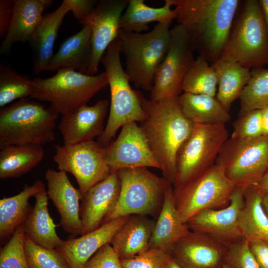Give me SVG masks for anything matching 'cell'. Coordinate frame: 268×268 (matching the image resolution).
Returning <instances> with one entry per match:
<instances>
[{
    "label": "cell",
    "instance_id": "cell-1",
    "mask_svg": "<svg viewBox=\"0 0 268 268\" xmlns=\"http://www.w3.org/2000/svg\"><path fill=\"white\" fill-rule=\"evenodd\" d=\"M172 0L175 19L188 32L195 51L213 64L223 55L240 1Z\"/></svg>",
    "mask_w": 268,
    "mask_h": 268
},
{
    "label": "cell",
    "instance_id": "cell-2",
    "mask_svg": "<svg viewBox=\"0 0 268 268\" xmlns=\"http://www.w3.org/2000/svg\"><path fill=\"white\" fill-rule=\"evenodd\" d=\"M146 115L140 127L164 177L172 184L176 176L178 151L191 135L194 124L182 112L177 98L153 101L136 90Z\"/></svg>",
    "mask_w": 268,
    "mask_h": 268
},
{
    "label": "cell",
    "instance_id": "cell-3",
    "mask_svg": "<svg viewBox=\"0 0 268 268\" xmlns=\"http://www.w3.org/2000/svg\"><path fill=\"white\" fill-rule=\"evenodd\" d=\"M172 21L158 23L145 33L120 29L118 37L121 53L125 58V72L136 88L150 91L157 71L164 60L170 42Z\"/></svg>",
    "mask_w": 268,
    "mask_h": 268
},
{
    "label": "cell",
    "instance_id": "cell-4",
    "mask_svg": "<svg viewBox=\"0 0 268 268\" xmlns=\"http://www.w3.org/2000/svg\"><path fill=\"white\" fill-rule=\"evenodd\" d=\"M59 114L50 106L26 99L0 110V148L23 144L44 145L55 139Z\"/></svg>",
    "mask_w": 268,
    "mask_h": 268
},
{
    "label": "cell",
    "instance_id": "cell-5",
    "mask_svg": "<svg viewBox=\"0 0 268 268\" xmlns=\"http://www.w3.org/2000/svg\"><path fill=\"white\" fill-rule=\"evenodd\" d=\"M118 38L108 47L101 63L106 73L111 93L110 112L106 126L97 141L106 147L124 125L143 122L146 115L140 103L136 90L133 89L121 62Z\"/></svg>",
    "mask_w": 268,
    "mask_h": 268
},
{
    "label": "cell",
    "instance_id": "cell-6",
    "mask_svg": "<svg viewBox=\"0 0 268 268\" xmlns=\"http://www.w3.org/2000/svg\"><path fill=\"white\" fill-rule=\"evenodd\" d=\"M32 82L31 97L50 103V106L62 116L87 104L108 85L105 71L90 75L66 68L48 78H35Z\"/></svg>",
    "mask_w": 268,
    "mask_h": 268
},
{
    "label": "cell",
    "instance_id": "cell-7",
    "mask_svg": "<svg viewBox=\"0 0 268 268\" xmlns=\"http://www.w3.org/2000/svg\"><path fill=\"white\" fill-rule=\"evenodd\" d=\"M223 56L250 70L268 64V33L259 0L240 5Z\"/></svg>",
    "mask_w": 268,
    "mask_h": 268
},
{
    "label": "cell",
    "instance_id": "cell-8",
    "mask_svg": "<svg viewBox=\"0 0 268 268\" xmlns=\"http://www.w3.org/2000/svg\"><path fill=\"white\" fill-rule=\"evenodd\" d=\"M118 172L121 181L119 197L102 224L122 217L135 214L148 216L160 211L170 182L146 167L125 168Z\"/></svg>",
    "mask_w": 268,
    "mask_h": 268
},
{
    "label": "cell",
    "instance_id": "cell-9",
    "mask_svg": "<svg viewBox=\"0 0 268 268\" xmlns=\"http://www.w3.org/2000/svg\"><path fill=\"white\" fill-rule=\"evenodd\" d=\"M215 163L235 187L256 186L268 169V135L227 139Z\"/></svg>",
    "mask_w": 268,
    "mask_h": 268
},
{
    "label": "cell",
    "instance_id": "cell-10",
    "mask_svg": "<svg viewBox=\"0 0 268 268\" xmlns=\"http://www.w3.org/2000/svg\"><path fill=\"white\" fill-rule=\"evenodd\" d=\"M236 187L215 163L181 186L174 188L176 207L182 221L204 209H217L230 202Z\"/></svg>",
    "mask_w": 268,
    "mask_h": 268
},
{
    "label": "cell",
    "instance_id": "cell-11",
    "mask_svg": "<svg viewBox=\"0 0 268 268\" xmlns=\"http://www.w3.org/2000/svg\"><path fill=\"white\" fill-rule=\"evenodd\" d=\"M228 136L225 125L194 124L191 135L177 155L173 188L181 186L213 165Z\"/></svg>",
    "mask_w": 268,
    "mask_h": 268
},
{
    "label": "cell",
    "instance_id": "cell-12",
    "mask_svg": "<svg viewBox=\"0 0 268 268\" xmlns=\"http://www.w3.org/2000/svg\"><path fill=\"white\" fill-rule=\"evenodd\" d=\"M195 47L186 28L177 24L170 31V42L166 56L156 73L149 99L160 101L177 98L195 59Z\"/></svg>",
    "mask_w": 268,
    "mask_h": 268
},
{
    "label": "cell",
    "instance_id": "cell-13",
    "mask_svg": "<svg viewBox=\"0 0 268 268\" xmlns=\"http://www.w3.org/2000/svg\"><path fill=\"white\" fill-rule=\"evenodd\" d=\"M53 160L59 170L71 174L83 195L109 176L105 148L93 140L72 144H56Z\"/></svg>",
    "mask_w": 268,
    "mask_h": 268
},
{
    "label": "cell",
    "instance_id": "cell-14",
    "mask_svg": "<svg viewBox=\"0 0 268 268\" xmlns=\"http://www.w3.org/2000/svg\"><path fill=\"white\" fill-rule=\"evenodd\" d=\"M129 0H97L92 10L80 21L91 28V56L87 74H97L101 60L109 45L118 38L120 21Z\"/></svg>",
    "mask_w": 268,
    "mask_h": 268
},
{
    "label": "cell",
    "instance_id": "cell-15",
    "mask_svg": "<svg viewBox=\"0 0 268 268\" xmlns=\"http://www.w3.org/2000/svg\"><path fill=\"white\" fill-rule=\"evenodd\" d=\"M245 189L236 187L227 206L220 209L201 210L186 224L192 231L209 236L226 245L244 238L238 221L244 204Z\"/></svg>",
    "mask_w": 268,
    "mask_h": 268
},
{
    "label": "cell",
    "instance_id": "cell-16",
    "mask_svg": "<svg viewBox=\"0 0 268 268\" xmlns=\"http://www.w3.org/2000/svg\"><path fill=\"white\" fill-rule=\"evenodd\" d=\"M105 158L111 173L125 168L152 167L162 170L135 122L124 125L115 140L105 147Z\"/></svg>",
    "mask_w": 268,
    "mask_h": 268
},
{
    "label": "cell",
    "instance_id": "cell-17",
    "mask_svg": "<svg viewBox=\"0 0 268 268\" xmlns=\"http://www.w3.org/2000/svg\"><path fill=\"white\" fill-rule=\"evenodd\" d=\"M45 178L48 197L60 215L62 228L70 237L81 235L79 201L83 196L80 191L73 186L65 172L49 169L45 172Z\"/></svg>",
    "mask_w": 268,
    "mask_h": 268
},
{
    "label": "cell",
    "instance_id": "cell-18",
    "mask_svg": "<svg viewBox=\"0 0 268 268\" xmlns=\"http://www.w3.org/2000/svg\"><path fill=\"white\" fill-rule=\"evenodd\" d=\"M121 190L118 171L90 188L83 195L80 207L81 235L99 227L116 204Z\"/></svg>",
    "mask_w": 268,
    "mask_h": 268
},
{
    "label": "cell",
    "instance_id": "cell-19",
    "mask_svg": "<svg viewBox=\"0 0 268 268\" xmlns=\"http://www.w3.org/2000/svg\"><path fill=\"white\" fill-rule=\"evenodd\" d=\"M109 101H98L92 106H81L62 116L59 129L64 144H72L93 140L104 132V121L107 114Z\"/></svg>",
    "mask_w": 268,
    "mask_h": 268
},
{
    "label": "cell",
    "instance_id": "cell-20",
    "mask_svg": "<svg viewBox=\"0 0 268 268\" xmlns=\"http://www.w3.org/2000/svg\"><path fill=\"white\" fill-rule=\"evenodd\" d=\"M129 216L102 224L96 229L79 237H70L56 249L69 268H83L87 261L103 246L110 242Z\"/></svg>",
    "mask_w": 268,
    "mask_h": 268
},
{
    "label": "cell",
    "instance_id": "cell-21",
    "mask_svg": "<svg viewBox=\"0 0 268 268\" xmlns=\"http://www.w3.org/2000/svg\"><path fill=\"white\" fill-rule=\"evenodd\" d=\"M225 246L209 236L191 231L172 247L169 254L184 268H214L220 263Z\"/></svg>",
    "mask_w": 268,
    "mask_h": 268
},
{
    "label": "cell",
    "instance_id": "cell-22",
    "mask_svg": "<svg viewBox=\"0 0 268 268\" xmlns=\"http://www.w3.org/2000/svg\"><path fill=\"white\" fill-rule=\"evenodd\" d=\"M53 3L52 0H14L10 24L0 45V54L9 52L17 42L28 41L40 22L44 10Z\"/></svg>",
    "mask_w": 268,
    "mask_h": 268
},
{
    "label": "cell",
    "instance_id": "cell-23",
    "mask_svg": "<svg viewBox=\"0 0 268 268\" xmlns=\"http://www.w3.org/2000/svg\"><path fill=\"white\" fill-rule=\"evenodd\" d=\"M70 7L66 0L54 11L43 15L30 37L29 43L34 53L33 69L39 74L45 68L53 56V48L59 30Z\"/></svg>",
    "mask_w": 268,
    "mask_h": 268
},
{
    "label": "cell",
    "instance_id": "cell-24",
    "mask_svg": "<svg viewBox=\"0 0 268 268\" xmlns=\"http://www.w3.org/2000/svg\"><path fill=\"white\" fill-rule=\"evenodd\" d=\"M172 186L170 183L167 187L148 245V249H162L169 253L172 247L191 231L177 209Z\"/></svg>",
    "mask_w": 268,
    "mask_h": 268
},
{
    "label": "cell",
    "instance_id": "cell-25",
    "mask_svg": "<svg viewBox=\"0 0 268 268\" xmlns=\"http://www.w3.org/2000/svg\"><path fill=\"white\" fill-rule=\"evenodd\" d=\"M91 51V28L89 25L84 24L78 32L62 43L45 70L58 71L66 68L87 74Z\"/></svg>",
    "mask_w": 268,
    "mask_h": 268
},
{
    "label": "cell",
    "instance_id": "cell-26",
    "mask_svg": "<svg viewBox=\"0 0 268 268\" xmlns=\"http://www.w3.org/2000/svg\"><path fill=\"white\" fill-rule=\"evenodd\" d=\"M155 223L148 216H129L110 242L120 259L133 257L148 249Z\"/></svg>",
    "mask_w": 268,
    "mask_h": 268
},
{
    "label": "cell",
    "instance_id": "cell-27",
    "mask_svg": "<svg viewBox=\"0 0 268 268\" xmlns=\"http://www.w3.org/2000/svg\"><path fill=\"white\" fill-rule=\"evenodd\" d=\"M35 202L23 223L25 236L33 242L49 249H57L64 242L58 235L48 208V196L44 189L35 196Z\"/></svg>",
    "mask_w": 268,
    "mask_h": 268
},
{
    "label": "cell",
    "instance_id": "cell-28",
    "mask_svg": "<svg viewBox=\"0 0 268 268\" xmlns=\"http://www.w3.org/2000/svg\"><path fill=\"white\" fill-rule=\"evenodd\" d=\"M44 189L43 182L37 180L32 185H25L18 194L0 200L1 245L8 240L16 229L25 221L32 208L29 203V199Z\"/></svg>",
    "mask_w": 268,
    "mask_h": 268
},
{
    "label": "cell",
    "instance_id": "cell-29",
    "mask_svg": "<svg viewBox=\"0 0 268 268\" xmlns=\"http://www.w3.org/2000/svg\"><path fill=\"white\" fill-rule=\"evenodd\" d=\"M217 78L216 98L229 112L233 102L240 98L249 81L251 70L226 57H221L213 64Z\"/></svg>",
    "mask_w": 268,
    "mask_h": 268
},
{
    "label": "cell",
    "instance_id": "cell-30",
    "mask_svg": "<svg viewBox=\"0 0 268 268\" xmlns=\"http://www.w3.org/2000/svg\"><path fill=\"white\" fill-rule=\"evenodd\" d=\"M264 193L255 187L246 188L238 226L249 241L259 240L268 243V215L263 205Z\"/></svg>",
    "mask_w": 268,
    "mask_h": 268
},
{
    "label": "cell",
    "instance_id": "cell-31",
    "mask_svg": "<svg viewBox=\"0 0 268 268\" xmlns=\"http://www.w3.org/2000/svg\"><path fill=\"white\" fill-rule=\"evenodd\" d=\"M172 0H165L163 6L151 7L144 0H129L126 10L123 13L120 21V28L126 32L142 33L146 31L148 24L172 21L176 18Z\"/></svg>",
    "mask_w": 268,
    "mask_h": 268
},
{
    "label": "cell",
    "instance_id": "cell-32",
    "mask_svg": "<svg viewBox=\"0 0 268 268\" xmlns=\"http://www.w3.org/2000/svg\"><path fill=\"white\" fill-rule=\"evenodd\" d=\"M185 116L194 124H224L231 118L216 97L183 92L177 98Z\"/></svg>",
    "mask_w": 268,
    "mask_h": 268
},
{
    "label": "cell",
    "instance_id": "cell-33",
    "mask_svg": "<svg viewBox=\"0 0 268 268\" xmlns=\"http://www.w3.org/2000/svg\"><path fill=\"white\" fill-rule=\"evenodd\" d=\"M0 179L19 178L37 166L43 160V145H11L0 148Z\"/></svg>",
    "mask_w": 268,
    "mask_h": 268
},
{
    "label": "cell",
    "instance_id": "cell-34",
    "mask_svg": "<svg viewBox=\"0 0 268 268\" xmlns=\"http://www.w3.org/2000/svg\"><path fill=\"white\" fill-rule=\"evenodd\" d=\"M183 92L216 97L217 78L215 69L206 59L199 55L186 75Z\"/></svg>",
    "mask_w": 268,
    "mask_h": 268
},
{
    "label": "cell",
    "instance_id": "cell-35",
    "mask_svg": "<svg viewBox=\"0 0 268 268\" xmlns=\"http://www.w3.org/2000/svg\"><path fill=\"white\" fill-rule=\"evenodd\" d=\"M239 98L240 116L268 105V68L262 67L251 69L250 79Z\"/></svg>",
    "mask_w": 268,
    "mask_h": 268
},
{
    "label": "cell",
    "instance_id": "cell-36",
    "mask_svg": "<svg viewBox=\"0 0 268 268\" xmlns=\"http://www.w3.org/2000/svg\"><path fill=\"white\" fill-rule=\"evenodd\" d=\"M32 80L20 74L10 67L0 66V107H4L17 100L31 97L33 93Z\"/></svg>",
    "mask_w": 268,
    "mask_h": 268
},
{
    "label": "cell",
    "instance_id": "cell-37",
    "mask_svg": "<svg viewBox=\"0 0 268 268\" xmlns=\"http://www.w3.org/2000/svg\"><path fill=\"white\" fill-rule=\"evenodd\" d=\"M23 223L19 226L0 250V268H29L25 251Z\"/></svg>",
    "mask_w": 268,
    "mask_h": 268
},
{
    "label": "cell",
    "instance_id": "cell-38",
    "mask_svg": "<svg viewBox=\"0 0 268 268\" xmlns=\"http://www.w3.org/2000/svg\"><path fill=\"white\" fill-rule=\"evenodd\" d=\"M25 251L29 268H69L56 249L40 246L25 236Z\"/></svg>",
    "mask_w": 268,
    "mask_h": 268
},
{
    "label": "cell",
    "instance_id": "cell-39",
    "mask_svg": "<svg viewBox=\"0 0 268 268\" xmlns=\"http://www.w3.org/2000/svg\"><path fill=\"white\" fill-rule=\"evenodd\" d=\"M262 135L261 110H255L240 116L233 124V131L231 137L246 139Z\"/></svg>",
    "mask_w": 268,
    "mask_h": 268
},
{
    "label": "cell",
    "instance_id": "cell-40",
    "mask_svg": "<svg viewBox=\"0 0 268 268\" xmlns=\"http://www.w3.org/2000/svg\"><path fill=\"white\" fill-rule=\"evenodd\" d=\"M227 246L228 264L233 268H261L247 239L244 238Z\"/></svg>",
    "mask_w": 268,
    "mask_h": 268
},
{
    "label": "cell",
    "instance_id": "cell-41",
    "mask_svg": "<svg viewBox=\"0 0 268 268\" xmlns=\"http://www.w3.org/2000/svg\"><path fill=\"white\" fill-rule=\"evenodd\" d=\"M169 253L159 249H148L136 255L121 259L123 268H161Z\"/></svg>",
    "mask_w": 268,
    "mask_h": 268
},
{
    "label": "cell",
    "instance_id": "cell-42",
    "mask_svg": "<svg viewBox=\"0 0 268 268\" xmlns=\"http://www.w3.org/2000/svg\"><path fill=\"white\" fill-rule=\"evenodd\" d=\"M83 268H123L121 259L110 244L100 249L87 261Z\"/></svg>",
    "mask_w": 268,
    "mask_h": 268
},
{
    "label": "cell",
    "instance_id": "cell-43",
    "mask_svg": "<svg viewBox=\"0 0 268 268\" xmlns=\"http://www.w3.org/2000/svg\"><path fill=\"white\" fill-rule=\"evenodd\" d=\"M14 0H0V39H3L9 28L12 18Z\"/></svg>",
    "mask_w": 268,
    "mask_h": 268
},
{
    "label": "cell",
    "instance_id": "cell-44",
    "mask_svg": "<svg viewBox=\"0 0 268 268\" xmlns=\"http://www.w3.org/2000/svg\"><path fill=\"white\" fill-rule=\"evenodd\" d=\"M70 7V11L79 22L84 19L94 8L95 0H66Z\"/></svg>",
    "mask_w": 268,
    "mask_h": 268
},
{
    "label": "cell",
    "instance_id": "cell-45",
    "mask_svg": "<svg viewBox=\"0 0 268 268\" xmlns=\"http://www.w3.org/2000/svg\"><path fill=\"white\" fill-rule=\"evenodd\" d=\"M250 249L261 268H268V243L256 240L249 241Z\"/></svg>",
    "mask_w": 268,
    "mask_h": 268
},
{
    "label": "cell",
    "instance_id": "cell-46",
    "mask_svg": "<svg viewBox=\"0 0 268 268\" xmlns=\"http://www.w3.org/2000/svg\"><path fill=\"white\" fill-rule=\"evenodd\" d=\"M263 135H268V105L261 109Z\"/></svg>",
    "mask_w": 268,
    "mask_h": 268
},
{
    "label": "cell",
    "instance_id": "cell-47",
    "mask_svg": "<svg viewBox=\"0 0 268 268\" xmlns=\"http://www.w3.org/2000/svg\"><path fill=\"white\" fill-rule=\"evenodd\" d=\"M254 187L260 189L263 193L268 192V169L259 183Z\"/></svg>",
    "mask_w": 268,
    "mask_h": 268
},
{
    "label": "cell",
    "instance_id": "cell-48",
    "mask_svg": "<svg viewBox=\"0 0 268 268\" xmlns=\"http://www.w3.org/2000/svg\"><path fill=\"white\" fill-rule=\"evenodd\" d=\"M268 33V0H259Z\"/></svg>",
    "mask_w": 268,
    "mask_h": 268
},
{
    "label": "cell",
    "instance_id": "cell-49",
    "mask_svg": "<svg viewBox=\"0 0 268 268\" xmlns=\"http://www.w3.org/2000/svg\"><path fill=\"white\" fill-rule=\"evenodd\" d=\"M161 268H184L178 264L170 255L162 265Z\"/></svg>",
    "mask_w": 268,
    "mask_h": 268
},
{
    "label": "cell",
    "instance_id": "cell-50",
    "mask_svg": "<svg viewBox=\"0 0 268 268\" xmlns=\"http://www.w3.org/2000/svg\"><path fill=\"white\" fill-rule=\"evenodd\" d=\"M262 203L264 209L268 215V192L264 193Z\"/></svg>",
    "mask_w": 268,
    "mask_h": 268
},
{
    "label": "cell",
    "instance_id": "cell-51",
    "mask_svg": "<svg viewBox=\"0 0 268 268\" xmlns=\"http://www.w3.org/2000/svg\"><path fill=\"white\" fill-rule=\"evenodd\" d=\"M219 268H233L230 264L228 263L223 265V266Z\"/></svg>",
    "mask_w": 268,
    "mask_h": 268
}]
</instances>
